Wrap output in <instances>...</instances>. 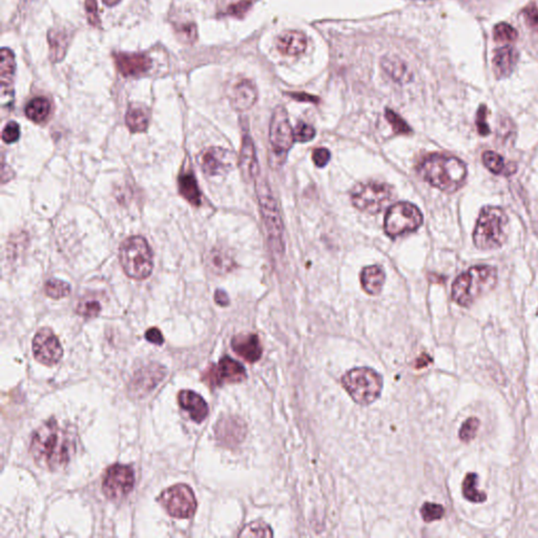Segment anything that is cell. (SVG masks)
I'll use <instances>...</instances> for the list:
<instances>
[{
	"label": "cell",
	"mask_w": 538,
	"mask_h": 538,
	"mask_svg": "<svg viewBox=\"0 0 538 538\" xmlns=\"http://www.w3.org/2000/svg\"><path fill=\"white\" fill-rule=\"evenodd\" d=\"M521 14L528 27L535 32H538V8L536 7L535 3H530L527 7L523 8Z\"/></svg>",
	"instance_id": "cell-43"
},
{
	"label": "cell",
	"mask_w": 538,
	"mask_h": 538,
	"mask_svg": "<svg viewBox=\"0 0 538 538\" xmlns=\"http://www.w3.org/2000/svg\"><path fill=\"white\" fill-rule=\"evenodd\" d=\"M420 209L409 202H399L389 208L385 217V232L390 238H397L407 232H416L423 224Z\"/></svg>",
	"instance_id": "cell-9"
},
{
	"label": "cell",
	"mask_w": 538,
	"mask_h": 538,
	"mask_svg": "<svg viewBox=\"0 0 538 538\" xmlns=\"http://www.w3.org/2000/svg\"><path fill=\"white\" fill-rule=\"evenodd\" d=\"M215 301L220 306H227L229 304V298L224 290H218L215 294Z\"/></svg>",
	"instance_id": "cell-51"
},
{
	"label": "cell",
	"mask_w": 538,
	"mask_h": 538,
	"mask_svg": "<svg viewBox=\"0 0 538 538\" xmlns=\"http://www.w3.org/2000/svg\"><path fill=\"white\" fill-rule=\"evenodd\" d=\"M85 10L90 24L95 28H100L101 20L98 16L97 0H85Z\"/></svg>",
	"instance_id": "cell-44"
},
{
	"label": "cell",
	"mask_w": 538,
	"mask_h": 538,
	"mask_svg": "<svg viewBox=\"0 0 538 538\" xmlns=\"http://www.w3.org/2000/svg\"><path fill=\"white\" fill-rule=\"evenodd\" d=\"M125 123L132 133H141L148 127V115L143 108H131L125 116Z\"/></svg>",
	"instance_id": "cell-32"
},
{
	"label": "cell",
	"mask_w": 538,
	"mask_h": 538,
	"mask_svg": "<svg viewBox=\"0 0 538 538\" xmlns=\"http://www.w3.org/2000/svg\"><path fill=\"white\" fill-rule=\"evenodd\" d=\"M45 292L48 297L59 300V299L66 298L70 295L71 286L66 282L62 280L51 279L45 283Z\"/></svg>",
	"instance_id": "cell-34"
},
{
	"label": "cell",
	"mask_w": 538,
	"mask_h": 538,
	"mask_svg": "<svg viewBox=\"0 0 538 538\" xmlns=\"http://www.w3.org/2000/svg\"><path fill=\"white\" fill-rule=\"evenodd\" d=\"M100 311H101V305L96 300L83 301L77 307V313L85 318L97 317Z\"/></svg>",
	"instance_id": "cell-40"
},
{
	"label": "cell",
	"mask_w": 538,
	"mask_h": 538,
	"mask_svg": "<svg viewBox=\"0 0 538 538\" xmlns=\"http://www.w3.org/2000/svg\"><path fill=\"white\" fill-rule=\"evenodd\" d=\"M198 161L201 169L207 176H220L234 169L236 156L226 148H209L199 155Z\"/></svg>",
	"instance_id": "cell-15"
},
{
	"label": "cell",
	"mask_w": 538,
	"mask_h": 538,
	"mask_svg": "<svg viewBox=\"0 0 538 538\" xmlns=\"http://www.w3.org/2000/svg\"><path fill=\"white\" fill-rule=\"evenodd\" d=\"M418 174L433 187L447 194H453L464 185L467 167L456 157L433 154L422 161L418 167Z\"/></svg>",
	"instance_id": "cell-2"
},
{
	"label": "cell",
	"mask_w": 538,
	"mask_h": 538,
	"mask_svg": "<svg viewBox=\"0 0 538 538\" xmlns=\"http://www.w3.org/2000/svg\"><path fill=\"white\" fill-rule=\"evenodd\" d=\"M135 486V473L132 467L115 464L106 470L102 490L108 500H118L131 493Z\"/></svg>",
	"instance_id": "cell-13"
},
{
	"label": "cell",
	"mask_w": 538,
	"mask_h": 538,
	"mask_svg": "<svg viewBox=\"0 0 538 538\" xmlns=\"http://www.w3.org/2000/svg\"><path fill=\"white\" fill-rule=\"evenodd\" d=\"M246 378V370L242 364L234 361L232 358L224 357L217 365L213 364L205 370L202 381L209 388H215L224 384L243 382Z\"/></svg>",
	"instance_id": "cell-12"
},
{
	"label": "cell",
	"mask_w": 538,
	"mask_h": 538,
	"mask_svg": "<svg viewBox=\"0 0 538 538\" xmlns=\"http://www.w3.org/2000/svg\"><path fill=\"white\" fill-rule=\"evenodd\" d=\"M493 38L497 43H502V41L512 43L518 38V32L507 22H500L494 27Z\"/></svg>",
	"instance_id": "cell-35"
},
{
	"label": "cell",
	"mask_w": 538,
	"mask_h": 538,
	"mask_svg": "<svg viewBox=\"0 0 538 538\" xmlns=\"http://www.w3.org/2000/svg\"><path fill=\"white\" fill-rule=\"evenodd\" d=\"M102 1H104V5L108 6V7H115V6H117L120 3L121 0H102Z\"/></svg>",
	"instance_id": "cell-53"
},
{
	"label": "cell",
	"mask_w": 538,
	"mask_h": 538,
	"mask_svg": "<svg viewBox=\"0 0 538 538\" xmlns=\"http://www.w3.org/2000/svg\"><path fill=\"white\" fill-rule=\"evenodd\" d=\"M391 199L392 188L383 182H362L351 190V202L355 207L370 215L382 211Z\"/></svg>",
	"instance_id": "cell-8"
},
{
	"label": "cell",
	"mask_w": 538,
	"mask_h": 538,
	"mask_svg": "<svg viewBox=\"0 0 538 538\" xmlns=\"http://www.w3.org/2000/svg\"><path fill=\"white\" fill-rule=\"evenodd\" d=\"M288 95L294 99L298 100L301 102H311V104H318L319 102V98L315 97V96L309 95L305 93H290Z\"/></svg>",
	"instance_id": "cell-50"
},
{
	"label": "cell",
	"mask_w": 538,
	"mask_h": 538,
	"mask_svg": "<svg viewBox=\"0 0 538 538\" xmlns=\"http://www.w3.org/2000/svg\"><path fill=\"white\" fill-rule=\"evenodd\" d=\"M257 194L269 242L276 250L282 251L284 248L283 222L277 201L266 180L261 179L257 182Z\"/></svg>",
	"instance_id": "cell-7"
},
{
	"label": "cell",
	"mask_w": 538,
	"mask_h": 538,
	"mask_svg": "<svg viewBox=\"0 0 538 538\" xmlns=\"http://www.w3.org/2000/svg\"><path fill=\"white\" fill-rule=\"evenodd\" d=\"M382 68L397 83H407L411 78L408 66L395 56L383 58Z\"/></svg>",
	"instance_id": "cell-29"
},
{
	"label": "cell",
	"mask_w": 538,
	"mask_h": 538,
	"mask_svg": "<svg viewBox=\"0 0 538 538\" xmlns=\"http://www.w3.org/2000/svg\"><path fill=\"white\" fill-rule=\"evenodd\" d=\"M517 60H518V53L511 45L495 50L493 60H492V68L496 78H508L512 74Z\"/></svg>",
	"instance_id": "cell-20"
},
{
	"label": "cell",
	"mask_w": 538,
	"mask_h": 538,
	"mask_svg": "<svg viewBox=\"0 0 538 538\" xmlns=\"http://www.w3.org/2000/svg\"><path fill=\"white\" fill-rule=\"evenodd\" d=\"M269 141L274 155L283 163L282 158H286L288 150L292 148L295 142L294 129L290 125L288 111L283 106H277L271 117Z\"/></svg>",
	"instance_id": "cell-11"
},
{
	"label": "cell",
	"mask_w": 538,
	"mask_h": 538,
	"mask_svg": "<svg viewBox=\"0 0 538 538\" xmlns=\"http://www.w3.org/2000/svg\"><path fill=\"white\" fill-rule=\"evenodd\" d=\"M497 283V269L493 266H473L456 278L452 285V299L456 304L468 307L481 295L490 292Z\"/></svg>",
	"instance_id": "cell-3"
},
{
	"label": "cell",
	"mask_w": 538,
	"mask_h": 538,
	"mask_svg": "<svg viewBox=\"0 0 538 538\" xmlns=\"http://www.w3.org/2000/svg\"><path fill=\"white\" fill-rule=\"evenodd\" d=\"M251 3H253L251 0H242L236 5L230 6L228 8L227 13L232 16H236V17H242L251 7Z\"/></svg>",
	"instance_id": "cell-48"
},
{
	"label": "cell",
	"mask_w": 538,
	"mask_h": 538,
	"mask_svg": "<svg viewBox=\"0 0 538 538\" xmlns=\"http://www.w3.org/2000/svg\"><path fill=\"white\" fill-rule=\"evenodd\" d=\"M509 219L500 207L485 206L479 213L473 232V242L483 250L500 248L507 239Z\"/></svg>",
	"instance_id": "cell-4"
},
{
	"label": "cell",
	"mask_w": 538,
	"mask_h": 538,
	"mask_svg": "<svg viewBox=\"0 0 538 538\" xmlns=\"http://www.w3.org/2000/svg\"><path fill=\"white\" fill-rule=\"evenodd\" d=\"M479 422L477 418H469L460 427V439L465 443L472 441L476 437L477 430H479Z\"/></svg>",
	"instance_id": "cell-38"
},
{
	"label": "cell",
	"mask_w": 538,
	"mask_h": 538,
	"mask_svg": "<svg viewBox=\"0 0 538 538\" xmlns=\"http://www.w3.org/2000/svg\"><path fill=\"white\" fill-rule=\"evenodd\" d=\"M15 72V55L11 50L3 48L0 53V83H1V104L3 108L11 106L13 102V81Z\"/></svg>",
	"instance_id": "cell-16"
},
{
	"label": "cell",
	"mask_w": 538,
	"mask_h": 538,
	"mask_svg": "<svg viewBox=\"0 0 538 538\" xmlns=\"http://www.w3.org/2000/svg\"><path fill=\"white\" fill-rule=\"evenodd\" d=\"M483 162L485 167L494 175L508 176L513 175L516 171V165L512 162H507L500 154L487 150L483 154Z\"/></svg>",
	"instance_id": "cell-28"
},
{
	"label": "cell",
	"mask_w": 538,
	"mask_h": 538,
	"mask_svg": "<svg viewBox=\"0 0 538 538\" xmlns=\"http://www.w3.org/2000/svg\"><path fill=\"white\" fill-rule=\"evenodd\" d=\"M77 450V432L55 418L39 427L31 441L30 451L35 462L49 471L64 469Z\"/></svg>",
	"instance_id": "cell-1"
},
{
	"label": "cell",
	"mask_w": 538,
	"mask_h": 538,
	"mask_svg": "<svg viewBox=\"0 0 538 538\" xmlns=\"http://www.w3.org/2000/svg\"><path fill=\"white\" fill-rule=\"evenodd\" d=\"M71 37L68 31L62 29H52L48 34L50 45V59L53 62H60L66 57Z\"/></svg>",
	"instance_id": "cell-24"
},
{
	"label": "cell",
	"mask_w": 538,
	"mask_h": 538,
	"mask_svg": "<svg viewBox=\"0 0 538 538\" xmlns=\"http://www.w3.org/2000/svg\"><path fill=\"white\" fill-rule=\"evenodd\" d=\"M418 365H416V367L418 368H423L425 367V366L428 365L429 363H432V359H431L429 355H423L422 358H420V360H418Z\"/></svg>",
	"instance_id": "cell-52"
},
{
	"label": "cell",
	"mask_w": 538,
	"mask_h": 538,
	"mask_svg": "<svg viewBox=\"0 0 538 538\" xmlns=\"http://www.w3.org/2000/svg\"><path fill=\"white\" fill-rule=\"evenodd\" d=\"M180 407L190 414L194 422L202 423L208 416V406L201 395L190 390H182L178 395Z\"/></svg>",
	"instance_id": "cell-21"
},
{
	"label": "cell",
	"mask_w": 538,
	"mask_h": 538,
	"mask_svg": "<svg viewBox=\"0 0 538 538\" xmlns=\"http://www.w3.org/2000/svg\"><path fill=\"white\" fill-rule=\"evenodd\" d=\"M386 119L390 123L395 133L399 134V135H408V134L412 133L411 127L406 123V121L399 115L393 112L392 110L386 111Z\"/></svg>",
	"instance_id": "cell-37"
},
{
	"label": "cell",
	"mask_w": 538,
	"mask_h": 538,
	"mask_svg": "<svg viewBox=\"0 0 538 538\" xmlns=\"http://www.w3.org/2000/svg\"><path fill=\"white\" fill-rule=\"evenodd\" d=\"M313 160L318 167H324L330 160V152L327 148H320L313 152Z\"/></svg>",
	"instance_id": "cell-46"
},
{
	"label": "cell",
	"mask_w": 538,
	"mask_h": 538,
	"mask_svg": "<svg viewBox=\"0 0 538 538\" xmlns=\"http://www.w3.org/2000/svg\"><path fill=\"white\" fill-rule=\"evenodd\" d=\"M179 192L190 204H201V194L196 178L190 173L182 174L179 177Z\"/></svg>",
	"instance_id": "cell-30"
},
{
	"label": "cell",
	"mask_w": 538,
	"mask_h": 538,
	"mask_svg": "<svg viewBox=\"0 0 538 538\" xmlns=\"http://www.w3.org/2000/svg\"><path fill=\"white\" fill-rule=\"evenodd\" d=\"M119 260L127 277L134 280H144L153 271V253L146 239L134 236L121 244Z\"/></svg>",
	"instance_id": "cell-5"
},
{
	"label": "cell",
	"mask_w": 538,
	"mask_h": 538,
	"mask_svg": "<svg viewBox=\"0 0 538 538\" xmlns=\"http://www.w3.org/2000/svg\"><path fill=\"white\" fill-rule=\"evenodd\" d=\"M146 338L148 342L153 343L155 345H162L164 343L162 332L156 327L150 328L146 332Z\"/></svg>",
	"instance_id": "cell-49"
},
{
	"label": "cell",
	"mask_w": 538,
	"mask_h": 538,
	"mask_svg": "<svg viewBox=\"0 0 538 538\" xmlns=\"http://www.w3.org/2000/svg\"><path fill=\"white\" fill-rule=\"evenodd\" d=\"M280 53L286 56H299L307 48V37L302 31L288 30L282 33L277 39Z\"/></svg>",
	"instance_id": "cell-22"
},
{
	"label": "cell",
	"mask_w": 538,
	"mask_h": 538,
	"mask_svg": "<svg viewBox=\"0 0 538 538\" xmlns=\"http://www.w3.org/2000/svg\"><path fill=\"white\" fill-rule=\"evenodd\" d=\"M158 500L167 512L176 518H190L196 512L197 500L194 492L183 483L164 490Z\"/></svg>",
	"instance_id": "cell-10"
},
{
	"label": "cell",
	"mask_w": 538,
	"mask_h": 538,
	"mask_svg": "<svg viewBox=\"0 0 538 538\" xmlns=\"http://www.w3.org/2000/svg\"><path fill=\"white\" fill-rule=\"evenodd\" d=\"M218 439L225 444H236L244 437L245 428L242 422L236 418H227L218 423L215 428Z\"/></svg>",
	"instance_id": "cell-25"
},
{
	"label": "cell",
	"mask_w": 538,
	"mask_h": 538,
	"mask_svg": "<svg viewBox=\"0 0 538 538\" xmlns=\"http://www.w3.org/2000/svg\"><path fill=\"white\" fill-rule=\"evenodd\" d=\"M342 385L355 403L370 405L382 392L383 378L371 368H355L344 374Z\"/></svg>",
	"instance_id": "cell-6"
},
{
	"label": "cell",
	"mask_w": 538,
	"mask_h": 538,
	"mask_svg": "<svg viewBox=\"0 0 538 538\" xmlns=\"http://www.w3.org/2000/svg\"><path fill=\"white\" fill-rule=\"evenodd\" d=\"M207 265L215 275H225L234 269L236 263L227 250L215 247L207 255Z\"/></svg>",
	"instance_id": "cell-27"
},
{
	"label": "cell",
	"mask_w": 538,
	"mask_h": 538,
	"mask_svg": "<svg viewBox=\"0 0 538 538\" xmlns=\"http://www.w3.org/2000/svg\"><path fill=\"white\" fill-rule=\"evenodd\" d=\"M241 171L246 180L253 179L257 174V162L255 158V146L250 136L243 137L242 148H241L240 159H239Z\"/></svg>",
	"instance_id": "cell-23"
},
{
	"label": "cell",
	"mask_w": 538,
	"mask_h": 538,
	"mask_svg": "<svg viewBox=\"0 0 538 538\" xmlns=\"http://www.w3.org/2000/svg\"><path fill=\"white\" fill-rule=\"evenodd\" d=\"M20 127L15 121H11L6 125L3 131V140L7 143H14L20 139Z\"/></svg>",
	"instance_id": "cell-45"
},
{
	"label": "cell",
	"mask_w": 538,
	"mask_h": 538,
	"mask_svg": "<svg viewBox=\"0 0 538 538\" xmlns=\"http://www.w3.org/2000/svg\"><path fill=\"white\" fill-rule=\"evenodd\" d=\"M27 117L35 123H41L47 120L51 113V104L45 97H37L31 100L26 106Z\"/></svg>",
	"instance_id": "cell-31"
},
{
	"label": "cell",
	"mask_w": 538,
	"mask_h": 538,
	"mask_svg": "<svg viewBox=\"0 0 538 538\" xmlns=\"http://www.w3.org/2000/svg\"><path fill=\"white\" fill-rule=\"evenodd\" d=\"M33 353L39 363L54 366L62 359L64 349L53 330L41 328L33 339Z\"/></svg>",
	"instance_id": "cell-14"
},
{
	"label": "cell",
	"mask_w": 538,
	"mask_h": 538,
	"mask_svg": "<svg viewBox=\"0 0 538 538\" xmlns=\"http://www.w3.org/2000/svg\"><path fill=\"white\" fill-rule=\"evenodd\" d=\"M240 536H253V537H271L273 536V532L271 531V528L268 527L266 523H253L251 525H247L243 531L241 532Z\"/></svg>",
	"instance_id": "cell-39"
},
{
	"label": "cell",
	"mask_w": 538,
	"mask_h": 538,
	"mask_svg": "<svg viewBox=\"0 0 538 538\" xmlns=\"http://www.w3.org/2000/svg\"><path fill=\"white\" fill-rule=\"evenodd\" d=\"M477 474L475 473H469L465 477L464 483H462V494H464L465 498L468 500L469 502H483L487 500V494L485 492L477 491L476 488Z\"/></svg>",
	"instance_id": "cell-33"
},
{
	"label": "cell",
	"mask_w": 538,
	"mask_h": 538,
	"mask_svg": "<svg viewBox=\"0 0 538 538\" xmlns=\"http://www.w3.org/2000/svg\"><path fill=\"white\" fill-rule=\"evenodd\" d=\"M488 117V108L485 104H481L479 106L476 113V119H475V125H476L477 132L479 135L486 137V136L491 134V129H490L489 125L487 123Z\"/></svg>",
	"instance_id": "cell-42"
},
{
	"label": "cell",
	"mask_w": 538,
	"mask_h": 538,
	"mask_svg": "<svg viewBox=\"0 0 538 538\" xmlns=\"http://www.w3.org/2000/svg\"><path fill=\"white\" fill-rule=\"evenodd\" d=\"M178 34L180 36H183V41L185 43H194L196 41L197 36V28L196 24H183L181 28L178 30Z\"/></svg>",
	"instance_id": "cell-47"
},
{
	"label": "cell",
	"mask_w": 538,
	"mask_h": 538,
	"mask_svg": "<svg viewBox=\"0 0 538 538\" xmlns=\"http://www.w3.org/2000/svg\"><path fill=\"white\" fill-rule=\"evenodd\" d=\"M420 514L426 523L439 521L445 515V509L441 504L435 502H425L420 509Z\"/></svg>",
	"instance_id": "cell-36"
},
{
	"label": "cell",
	"mask_w": 538,
	"mask_h": 538,
	"mask_svg": "<svg viewBox=\"0 0 538 538\" xmlns=\"http://www.w3.org/2000/svg\"><path fill=\"white\" fill-rule=\"evenodd\" d=\"M385 282V273L383 268L378 265L368 266L364 268L361 275V283L364 290L370 296H378L383 290Z\"/></svg>",
	"instance_id": "cell-26"
},
{
	"label": "cell",
	"mask_w": 538,
	"mask_h": 538,
	"mask_svg": "<svg viewBox=\"0 0 538 538\" xmlns=\"http://www.w3.org/2000/svg\"><path fill=\"white\" fill-rule=\"evenodd\" d=\"M115 62L119 72L125 77H138L152 68V59L146 54L116 53Z\"/></svg>",
	"instance_id": "cell-17"
},
{
	"label": "cell",
	"mask_w": 538,
	"mask_h": 538,
	"mask_svg": "<svg viewBox=\"0 0 538 538\" xmlns=\"http://www.w3.org/2000/svg\"><path fill=\"white\" fill-rule=\"evenodd\" d=\"M257 100V90L255 83L248 79H243L232 87L230 93V104L234 110H249L255 106Z\"/></svg>",
	"instance_id": "cell-19"
},
{
	"label": "cell",
	"mask_w": 538,
	"mask_h": 538,
	"mask_svg": "<svg viewBox=\"0 0 538 538\" xmlns=\"http://www.w3.org/2000/svg\"><path fill=\"white\" fill-rule=\"evenodd\" d=\"M295 141L307 142L311 141L315 138L316 129L307 123L300 122L297 125L294 131Z\"/></svg>",
	"instance_id": "cell-41"
},
{
	"label": "cell",
	"mask_w": 538,
	"mask_h": 538,
	"mask_svg": "<svg viewBox=\"0 0 538 538\" xmlns=\"http://www.w3.org/2000/svg\"><path fill=\"white\" fill-rule=\"evenodd\" d=\"M232 348L236 355L248 363H255L262 357L261 342L259 337L255 334H243L234 337L232 340Z\"/></svg>",
	"instance_id": "cell-18"
}]
</instances>
